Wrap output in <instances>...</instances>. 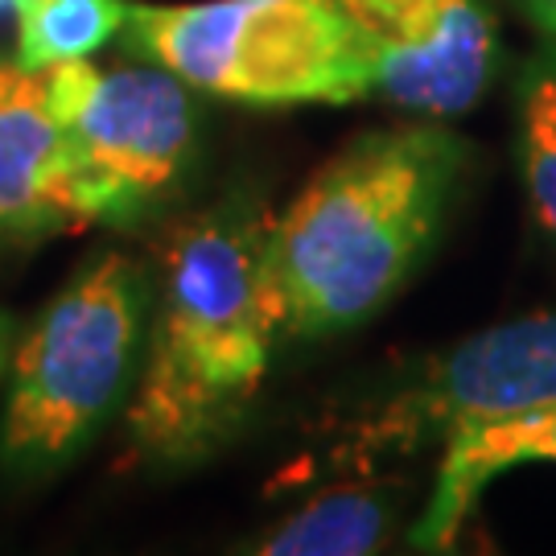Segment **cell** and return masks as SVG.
<instances>
[{"label":"cell","instance_id":"obj_9","mask_svg":"<svg viewBox=\"0 0 556 556\" xmlns=\"http://www.w3.org/2000/svg\"><path fill=\"white\" fill-rule=\"evenodd\" d=\"M528 462H556V408L450 433L441 441L433 495L413 528V548L445 553L462 532V523L470 519L486 482L511 466H528Z\"/></svg>","mask_w":556,"mask_h":556},{"label":"cell","instance_id":"obj_12","mask_svg":"<svg viewBox=\"0 0 556 556\" xmlns=\"http://www.w3.org/2000/svg\"><path fill=\"white\" fill-rule=\"evenodd\" d=\"M519 161L532 219L556 239V38L519 71Z\"/></svg>","mask_w":556,"mask_h":556},{"label":"cell","instance_id":"obj_10","mask_svg":"<svg viewBox=\"0 0 556 556\" xmlns=\"http://www.w3.org/2000/svg\"><path fill=\"white\" fill-rule=\"evenodd\" d=\"M388 532V503L371 486H330L256 544L264 556H363Z\"/></svg>","mask_w":556,"mask_h":556},{"label":"cell","instance_id":"obj_3","mask_svg":"<svg viewBox=\"0 0 556 556\" xmlns=\"http://www.w3.org/2000/svg\"><path fill=\"white\" fill-rule=\"evenodd\" d=\"M149 330V280L137 260L100 252L41 309L13 355L0 466L54 475L96 438L137 376Z\"/></svg>","mask_w":556,"mask_h":556},{"label":"cell","instance_id":"obj_14","mask_svg":"<svg viewBox=\"0 0 556 556\" xmlns=\"http://www.w3.org/2000/svg\"><path fill=\"white\" fill-rule=\"evenodd\" d=\"M4 346H9V326L0 318V367H4Z\"/></svg>","mask_w":556,"mask_h":556},{"label":"cell","instance_id":"obj_8","mask_svg":"<svg viewBox=\"0 0 556 556\" xmlns=\"http://www.w3.org/2000/svg\"><path fill=\"white\" fill-rule=\"evenodd\" d=\"M75 227L87 215L46 75L0 59V248Z\"/></svg>","mask_w":556,"mask_h":556},{"label":"cell","instance_id":"obj_15","mask_svg":"<svg viewBox=\"0 0 556 556\" xmlns=\"http://www.w3.org/2000/svg\"><path fill=\"white\" fill-rule=\"evenodd\" d=\"M9 4H17V0H0V9H9Z\"/></svg>","mask_w":556,"mask_h":556},{"label":"cell","instance_id":"obj_11","mask_svg":"<svg viewBox=\"0 0 556 556\" xmlns=\"http://www.w3.org/2000/svg\"><path fill=\"white\" fill-rule=\"evenodd\" d=\"M17 54L29 71L91 59L116 38L128 17V0H17Z\"/></svg>","mask_w":556,"mask_h":556},{"label":"cell","instance_id":"obj_13","mask_svg":"<svg viewBox=\"0 0 556 556\" xmlns=\"http://www.w3.org/2000/svg\"><path fill=\"white\" fill-rule=\"evenodd\" d=\"M528 13L548 38H556V0H528Z\"/></svg>","mask_w":556,"mask_h":556},{"label":"cell","instance_id":"obj_5","mask_svg":"<svg viewBox=\"0 0 556 556\" xmlns=\"http://www.w3.org/2000/svg\"><path fill=\"white\" fill-rule=\"evenodd\" d=\"M46 75L75 161L87 223H128L178 181L194 149V87L157 62L108 71L87 59Z\"/></svg>","mask_w":556,"mask_h":556},{"label":"cell","instance_id":"obj_4","mask_svg":"<svg viewBox=\"0 0 556 556\" xmlns=\"http://www.w3.org/2000/svg\"><path fill=\"white\" fill-rule=\"evenodd\" d=\"M124 41L194 91L256 108L355 103L376 62L334 0H194L128 4Z\"/></svg>","mask_w":556,"mask_h":556},{"label":"cell","instance_id":"obj_1","mask_svg":"<svg viewBox=\"0 0 556 556\" xmlns=\"http://www.w3.org/2000/svg\"><path fill=\"white\" fill-rule=\"evenodd\" d=\"M252 199H227L165 243L157 309H149L128 438L144 462L181 466L231 438L264 388L280 318Z\"/></svg>","mask_w":556,"mask_h":556},{"label":"cell","instance_id":"obj_7","mask_svg":"<svg viewBox=\"0 0 556 556\" xmlns=\"http://www.w3.org/2000/svg\"><path fill=\"white\" fill-rule=\"evenodd\" d=\"M376 62V91L429 119L462 116L495 71V25L478 0H334Z\"/></svg>","mask_w":556,"mask_h":556},{"label":"cell","instance_id":"obj_6","mask_svg":"<svg viewBox=\"0 0 556 556\" xmlns=\"http://www.w3.org/2000/svg\"><path fill=\"white\" fill-rule=\"evenodd\" d=\"M556 408V309L498 321L429 358L396 392L358 413L330 457L338 466H371L379 457L413 454L425 445L491 420Z\"/></svg>","mask_w":556,"mask_h":556},{"label":"cell","instance_id":"obj_2","mask_svg":"<svg viewBox=\"0 0 556 556\" xmlns=\"http://www.w3.org/2000/svg\"><path fill=\"white\" fill-rule=\"evenodd\" d=\"M466 144L441 124L363 132L268 219L264 273L280 338L338 334L371 318L438 236Z\"/></svg>","mask_w":556,"mask_h":556}]
</instances>
